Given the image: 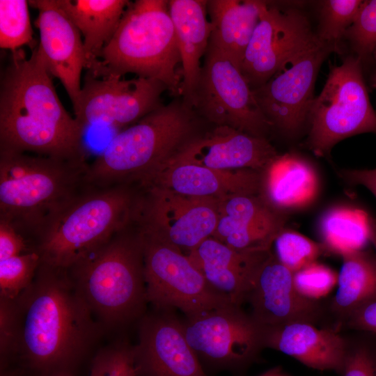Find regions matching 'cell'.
I'll list each match as a JSON object with an SVG mask.
<instances>
[{
  "instance_id": "obj_40",
  "label": "cell",
  "mask_w": 376,
  "mask_h": 376,
  "mask_svg": "<svg viewBox=\"0 0 376 376\" xmlns=\"http://www.w3.org/2000/svg\"><path fill=\"white\" fill-rule=\"evenodd\" d=\"M343 324L356 331L376 334V301L353 312Z\"/></svg>"
},
{
  "instance_id": "obj_37",
  "label": "cell",
  "mask_w": 376,
  "mask_h": 376,
  "mask_svg": "<svg viewBox=\"0 0 376 376\" xmlns=\"http://www.w3.org/2000/svg\"><path fill=\"white\" fill-rule=\"evenodd\" d=\"M338 274L328 266L314 261L293 273V282L303 297L319 301L337 285Z\"/></svg>"
},
{
  "instance_id": "obj_7",
  "label": "cell",
  "mask_w": 376,
  "mask_h": 376,
  "mask_svg": "<svg viewBox=\"0 0 376 376\" xmlns=\"http://www.w3.org/2000/svg\"><path fill=\"white\" fill-rule=\"evenodd\" d=\"M189 109L178 101L159 105L117 133L89 164L87 185L97 187L139 185L191 139L193 121Z\"/></svg>"
},
{
  "instance_id": "obj_12",
  "label": "cell",
  "mask_w": 376,
  "mask_h": 376,
  "mask_svg": "<svg viewBox=\"0 0 376 376\" xmlns=\"http://www.w3.org/2000/svg\"><path fill=\"white\" fill-rule=\"evenodd\" d=\"M322 45L300 10H282L263 1L258 22L245 52L242 74L251 89H256L287 62Z\"/></svg>"
},
{
  "instance_id": "obj_16",
  "label": "cell",
  "mask_w": 376,
  "mask_h": 376,
  "mask_svg": "<svg viewBox=\"0 0 376 376\" xmlns=\"http://www.w3.org/2000/svg\"><path fill=\"white\" fill-rule=\"evenodd\" d=\"M246 300L251 305V316L263 327L297 322L315 324L322 317L319 301L299 294L293 273L272 252L255 274Z\"/></svg>"
},
{
  "instance_id": "obj_29",
  "label": "cell",
  "mask_w": 376,
  "mask_h": 376,
  "mask_svg": "<svg viewBox=\"0 0 376 376\" xmlns=\"http://www.w3.org/2000/svg\"><path fill=\"white\" fill-rule=\"evenodd\" d=\"M318 230L322 249L343 257L370 242V217L359 208L334 207L322 215Z\"/></svg>"
},
{
  "instance_id": "obj_44",
  "label": "cell",
  "mask_w": 376,
  "mask_h": 376,
  "mask_svg": "<svg viewBox=\"0 0 376 376\" xmlns=\"http://www.w3.org/2000/svg\"><path fill=\"white\" fill-rule=\"evenodd\" d=\"M45 376H71V375L68 371H60L52 373H48Z\"/></svg>"
},
{
  "instance_id": "obj_5",
  "label": "cell",
  "mask_w": 376,
  "mask_h": 376,
  "mask_svg": "<svg viewBox=\"0 0 376 376\" xmlns=\"http://www.w3.org/2000/svg\"><path fill=\"white\" fill-rule=\"evenodd\" d=\"M134 222L67 269L102 326H119L135 319L148 301L141 235L137 223L131 228Z\"/></svg>"
},
{
  "instance_id": "obj_33",
  "label": "cell",
  "mask_w": 376,
  "mask_h": 376,
  "mask_svg": "<svg viewBox=\"0 0 376 376\" xmlns=\"http://www.w3.org/2000/svg\"><path fill=\"white\" fill-rule=\"evenodd\" d=\"M274 244L275 256L292 273L316 261L323 250L321 244L291 230L283 229Z\"/></svg>"
},
{
  "instance_id": "obj_1",
  "label": "cell",
  "mask_w": 376,
  "mask_h": 376,
  "mask_svg": "<svg viewBox=\"0 0 376 376\" xmlns=\"http://www.w3.org/2000/svg\"><path fill=\"white\" fill-rule=\"evenodd\" d=\"M15 303L12 352L42 371H67L93 345L102 327L67 269L43 263Z\"/></svg>"
},
{
  "instance_id": "obj_9",
  "label": "cell",
  "mask_w": 376,
  "mask_h": 376,
  "mask_svg": "<svg viewBox=\"0 0 376 376\" xmlns=\"http://www.w3.org/2000/svg\"><path fill=\"white\" fill-rule=\"evenodd\" d=\"M139 229L147 300L158 311L175 308L189 317L235 304L210 286L187 255Z\"/></svg>"
},
{
  "instance_id": "obj_36",
  "label": "cell",
  "mask_w": 376,
  "mask_h": 376,
  "mask_svg": "<svg viewBox=\"0 0 376 376\" xmlns=\"http://www.w3.org/2000/svg\"><path fill=\"white\" fill-rule=\"evenodd\" d=\"M134 346L124 343L109 345L95 356L90 376H138Z\"/></svg>"
},
{
  "instance_id": "obj_17",
  "label": "cell",
  "mask_w": 376,
  "mask_h": 376,
  "mask_svg": "<svg viewBox=\"0 0 376 376\" xmlns=\"http://www.w3.org/2000/svg\"><path fill=\"white\" fill-rule=\"evenodd\" d=\"M38 12L35 25L40 33L38 48L48 72L60 80L72 106L81 91V75L88 61L81 33L58 0H33Z\"/></svg>"
},
{
  "instance_id": "obj_30",
  "label": "cell",
  "mask_w": 376,
  "mask_h": 376,
  "mask_svg": "<svg viewBox=\"0 0 376 376\" xmlns=\"http://www.w3.org/2000/svg\"><path fill=\"white\" fill-rule=\"evenodd\" d=\"M26 0H0V47L12 53L33 42Z\"/></svg>"
},
{
  "instance_id": "obj_6",
  "label": "cell",
  "mask_w": 376,
  "mask_h": 376,
  "mask_svg": "<svg viewBox=\"0 0 376 376\" xmlns=\"http://www.w3.org/2000/svg\"><path fill=\"white\" fill-rule=\"evenodd\" d=\"M181 63L168 1L129 3L120 24L103 48L91 75L95 77L134 73L161 82L173 95H181Z\"/></svg>"
},
{
  "instance_id": "obj_26",
  "label": "cell",
  "mask_w": 376,
  "mask_h": 376,
  "mask_svg": "<svg viewBox=\"0 0 376 376\" xmlns=\"http://www.w3.org/2000/svg\"><path fill=\"white\" fill-rule=\"evenodd\" d=\"M263 1L211 0L209 45L226 55L240 71L244 55L259 20Z\"/></svg>"
},
{
  "instance_id": "obj_11",
  "label": "cell",
  "mask_w": 376,
  "mask_h": 376,
  "mask_svg": "<svg viewBox=\"0 0 376 376\" xmlns=\"http://www.w3.org/2000/svg\"><path fill=\"white\" fill-rule=\"evenodd\" d=\"M182 325L198 357L215 366H244L264 348L263 327L240 305L233 304L186 317Z\"/></svg>"
},
{
  "instance_id": "obj_4",
  "label": "cell",
  "mask_w": 376,
  "mask_h": 376,
  "mask_svg": "<svg viewBox=\"0 0 376 376\" xmlns=\"http://www.w3.org/2000/svg\"><path fill=\"white\" fill-rule=\"evenodd\" d=\"M86 158L0 150V218L34 243L42 225L88 186Z\"/></svg>"
},
{
  "instance_id": "obj_45",
  "label": "cell",
  "mask_w": 376,
  "mask_h": 376,
  "mask_svg": "<svg viewBox=\"0 0 376 376\" xmlns=\"http://www.w3.org/2000/svg\"><path fill=\"white\" fill-rule=\"evenodd\" d=\"M373 58H374V60L376 61V49H375V52L373 53Z\"/></svg>"
},
{
  "instance_id": "obj_13",
  "label": "cell",
  "mask_w": 376,
  "mask_h": 376,
  "mask_svg": "<svg viewBox=\"0 0 376 376\" xmlns=\"http://www.w3.org/2000/svg\"><path fill=\"white\" fill-rule=\"evenodd\" d=\"M143 189L146 194L141 196L136 218L142 230L188 253L212 236L221 201L156 187Z\"/></svg>"
},
{
  "instance_id": "obj_38",
  "label": "cell",
  "mask_w": 376,
  "mask_h": 376,
  "mask_svg": "<svg viewBox=\"0 0 376 376\" xmlns=\"http://www.w3.org/2000/svg\"><path fill=\"white\" fill-rule=\"evenodd\" d=\"M35 251L30 237L12 222L0 218V260Z\"/></svg>"
},
{
  "instance_id": "obj_10",
  "label": "cell",
  "mask_w": 376,
  "mask_h": 376,
  "mask_svg": "<svg viewBox=\"0 0 376 376\" xmlns=\"http://www.w3.org/2000/svg\"><path fill=\"white\" fill-rule=\"evenodd\" d=\"M194 107L217 126L263 136L272 127L240 70L210 45L189 107Z\"/></svg>"
},
{
  "instance_id": "obj_32",
  "label": "cell",
  "mask_w": 376,
  "mask_h": 376,
  "mask_svg": "<svg viewBox=\"0 0 376 376\" xmlns=\"http://www.w3.org/2000/svg\"><path fill=\"white\" fill-rule=\"evenodd\" d=\"M41 263L36 250L0 260V297L17 299L31 284Z\"/></svg>"
},
{
  "instance_id": "obj_19",
  "label": "cell",
  "mask_w": 376,
  "mask_h": 376,
  "mask_svg": "<svg viewBox=\"0 0 376 376\" xmlns=\"http://www.w3.org/2000/svg\"><path fill=\"white\" fill-rule=\"evenodd\" d=\"M277 155L275 148L265 137L228 126H217L201 137L191 139L169 161L219 170L261 171Z\"/></svg>"
},
{
  "instance_id": "obj_8",
  "label": "cell",
  "mask_w": 376,
  "mask_h": 376,
  "mask_svg": "<svg viewBox=\"0 0 376 376\" xmlns=\"http://www.w3.org/2000/svg\"><path fill=\"white\" fill-rule=\"evenodd\" d=\"M307 144L318 157L329 155L339 141L356 134L376 133V113L356 56L332 66L320 93L312 101Z\"/></svg>"
},
{
  "instance_id": "obj_24",
  "label": "cell",
  "mask_w": 376,
  "mask_h": 376,
  "mask_svg": "<svg viewBox=\"0 0 376 376\" xmlns=\"http://www.w3.org/2000/svg\"><path fill=\"white\" fill-rule=\"evenodd\" d=\"M207 2L168 1L182 65L181 95L188 107L200 78L201 59L210 42L211 26L207 18Z\"/></svg>"
},
{
  "instance_id": "obj_2",
  "label": "cell",
  "mask_w": 376,
  "mask_h": 376,
  "mask_svg": "<svg viewBox=\"0 0 376 376\" xmlns=\"http://www.w3.org/2000/svg\"><path fill=\"white\" fill-rule=\"evenodd\" d=\"M85 128L57 95L38 48L12 53L0 91V150L63 159H84Z\"/></svg>"
},
{
  "instance_id": "obj_3",
  "label": "cell",
  "mask_w": 376,
  "mask_h": 376,
  "mask_svg": "<svg viewBox=\"0 0 376 376\" xmlns=\"http://www.w3.org/2000/svg\"><path fill=\"white\" fill-rule=\"evenodd\" d=\"M141 195L131 184L88 185L39 228L42 263L68 269L136 221Z\"/></svg>"
},
{
  "instance_id": "obj_18",
  "label": "cell",
  "mask_w": 376,
  "mask_h": 376,
  "mask_svg": "<svg viewBox=\"0 0 376 376\" xmlns=\"http://www.w3.org/2000/svg\"><path fill=\"white\" fill-rule=\"evenodd\" d=\"M144 317L134 346L139 375L207 376L188 343L182 322L170 311Z\"/></svg>"
},
{
  "instance_id": "obj_27",
  "label": "cell",
  "mask_w": 376,
  "mask_h": 376,
  "mask_svg": "<svg viewBox=\"0 0 376 376\" xmlns=\"http://www.w3.org/2000/svg\"><path fill=\"white\" fill-rule=\"evenodd\" d=\"M58 4L84 37L91 70L104 46L115 33L130 1L58 0Z\"/></svg>"
},
{
  "instance_id": "obj_28",
  "label": "cell",
  "mask_w": 376,
  "mask_h": 376,
  "mask_svg": "<svg viewBox=\"0 0 376 376\" xmlns=\"http://www.w3.org/2000/svg\"><path fill=\"white\" fill-rule=\"evenodd\" d=\"M342 258L331 308L344 322L355 311L376 301V257L363 249Z\"/></svg>"
},
{
  "instance_id": "obj_31",
  "label": "cell",
  "mask_w": 376,
  "mask_h": 376,
  "mask_svg": "<svg viewBox=\"0 0 376 376\" xmlns=\"http://www.w3.org/2000/svg\"><path fill=\"white\" fill-rule=\"evenodd\" d=\"M361 0H326L321 3L320 24L317 33L320 41L334 51L346 30L354 22Z\"/></svg>"
},
{
  "instance_id": "obj_35",
  "label": "cell",
  "mask_w": 376,
  "mask_h": 376,
  "mask_svg": "<svg viewBox=\"0 0 376 376\" xmlns=\"http://www.w3.org/2000/svg\"><path fill=\"white\" fill-rule=\"evenodd\" d=\"M346 337L341 376H376V334L357 331Z\"/></svg>"
},
{
  "instance_id": "obj_42",
  "label": "cell",
  "mask_w": 376,
  "mask_h": 376,
  "mask_svg": "<svg viewBox=\"0 0 376 376\" xmlns=\"http://www.w3.org/2000/svg\"><path fill=\"white\" fill-rule=\"evenodd\" d=\"M370 242L376 251V221L370 217Z\"/></svg>"
},
{
  "instance_id": "obj_25",
  "label": "cell",
  "mask_w": 376,
  "mask_h": 376,
  "mask_svg": "<svg viewBox=\"0 0 376 376\" xmlns=\"http://www.w3.org/2000/svg\"><path fill=\"white\" fill-rule=\"evenodd\" d=\"M261 174L263 199L275 209L307 206L318 191V178L313 166L292 154L278 155Z\"/></svg>"
},
{
  "instance_id": "obj_39",
  "label": "cell",
  "mask_w": 376,
  "mask_h": 376,
  "mask_svg": "<svg viewBox=\"0 0 376 376\" xmlns=\"http://www.w3.org/2000/svg\"><path fill=\"white\" fill-rule=\"evenodd\" d=\"M15 299L0 297L1 354L12 352L15 331Z\"/></svg>"
},
{
  "instance_id": "obj_14",
  "label": "cell",
  "mask_w": 376,
  "mask_h": 376,
  "mask_svg": "<svg viewBox=\"0 0 376 376\" xmlns=\"http://www.w3.org/2000/svg\"><path fill=\"white\" fill-rule=\"evenodd\" d=\"M121 77H87L73 105L75 119L85 129L95 125L117 127L135 123L159 106L161 94L166 90L161 82Z\"/></svg>"
},
{
  "instance_id": "obj_41",
  "label": "cell",
  "mask_w": 376,
  "mask_h": 376,
  "mask_svg": "<svg viewBox=\"0 0 376 376\" xmlns=\"http://www.w3.org/2000/svg\"><path fill=\"white\" fill-rule=\"evenodd\" d=\"M339 175L351 184L366 187L376 198V169L340 170Z\"/></svg>"
},
{
  "instance_id": "obj_23",
  "label": "cell",
  "mask_w": 376,
  "mask_h": 376,
  "mask_svg": "<svg viewBox=\"0 0 376 376\" xmlns=\"http://www.w3.org/2000/svg\"><path fill=\"white\" fill-rule=\"evenodd\" d=\"M264 328V347L281 352L308 368L341 375L347 338L338 331L306 322Z\"/></svg>"
},
{
  "instance_id": "obj_15",
  "label": "cell",
  "mask_w": 376,
  "mask_h": 376,
  "mask_svg": "<svg viewBox=\"0 0 376 376\" xmlns=\"http://www.w3.org/2000/svg\"><path fill=\"white\" fill-rule=\"evenodd\" d=\"M334 49L327 45L287 62L253 95L271 123L288 135H295L308 118L319 69Z\"/></svg>"
},
{
  "instance_id": "obj_21",
  "label": "cell",
  "mask_w": 376,
  "mask_h": 376,
  "mask_svg": "<svg viewBox=\"0 0 376 376\" xmlns=\"http://www.w3.org/2000/svg\"><path fill=\"white\" fill-rule=\"evenodd\" d=\"M283 214L254 195L221 201L212 237L237 250H269L284 229Z\"/></svg>"
},
{
  "instance_id": "obj_22",
  "label": "cell",
  "mask_w": 376,
  "mask_h": 376,
  "mask_svg": "<svg viewBox=\"0 0 376 376\" xmlns=\"http://www.w3.org/2000/svg\"><path fill=\"white\" fill-rule=\"evenodd\" d=\"M271 253V249L237 250L210 237L187 256L213 289L241 306L255 274Z\"/></svg>"
},
{
  "instance_id": "obj_43",
  "label": "cell",
  "mask_w": 376,
  "mask_h": 376,
  "mask_svg": "<svg viewBox=\"0 0 376 376\" xmlns=\"http://www.w3.org/2000/svg\"><path fill=\"white\" fill-rule=\"evenodd\" d=\"M260 376H285L282 374L278 369L271 370L265 374L261 375Z\"/></svg>"
},
{
  "instance_id": "obj_34",
  "label": "cell",
  "mask_w": 376,
  "mask_h": 376,
  "mask_svg": "<svg viewBox=\"0 0 376 376\" xmlns=\"http://www.w3.org/2000/svg\"><path fill=\"white\" fill-rule=\"evenodd\" d=\"M343 38L350 42L361 64L373 58L376 49V0L362 1Z\"/></svg>"
},
{
  "instance_id": "obj_20",
  "label": "cell",
  "mask_w": 376,
  "mask_h": 376,
  "mask_svg": "<svg viewBox=\"0 0 376 376\" xmlns=\"http://www.w3.org/2000/svg\"><path fill=\"white\" fill-rule=\"evenodd\" d=\"M260 172L252 169L219 170L169 161L139 185L142 188L156 187L182 195L224 201L234 196L255 195L260 191Z\"/></svg>"
}]
</instances>
